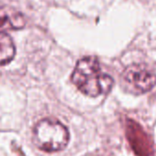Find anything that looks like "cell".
Wrapping results in <instances>:
<instances>
[{
  "label": "cell",
  "mask_w": 156,
  "mask_h": 156,
  "mask_svg": "<svg viewBox=\"0 0 156 156\" xmlns=\"http://www.w3.org/2000/svg\"><path fill=\"white\" fill-rule=\"evenodd\" d=\"M71 81L79 90L90 97L106 94L113 85V79L101 71L95 57H85L78 61L71 75Z\"/></svg>",
  "instance_id": "6da1fadb"
},
{
  "label": "cell",
  "mask_w": 156,
  "mask_h": 156,
  "mask_svg": "<svg viewBox=\"0 0 156 156\" xmlns=\"http://www.w3.org/2000/svg\"><path fill=\"white\" fill-rule=\"evenodd\" d=\"M32 141L42 151L53 153L66 148L69 141L68 128L60 122L46 118L39 121L33 130Z\"/></svg>",
  "instance_id": "7a4b0ae2"
},
{
  "label": "cell",
  "mask_w": 156,
  "mask_h": 156,
  "mask_svg": "<svg viewBox=\"0 0 156 156\" xmlns=\"http://www.w3.org/2000/svg\"><path fill=\"white\" fill-rule=\"evenodd\" d=\"M122 80L128 90L135 94L150 91L156 84V75L147 66L133 64L122 72Z\"/></svg>",
  "instance_id": "3957f363"
},
{
  "label": "cell",
  "mask_w": 156,
  "mask_h": 156,
  "mask_svg": "<svg viewBox=\"0 0 156 156\" xmlns=\"http://www.w3.org/2000/svg\"><path fill=\"white\" fill-rule=\"evenodd\" d=\"M126 133L127 138L137 155L154 156V144L151 138L138 123L132 120L127 121Z\"/></svg>",
  "instance_id": "277c9868"
},
{
  "label": "cell",
  "mask_w": 156,
  "mask_h": 156,
  "mask_svg": "<svg viewBox=\"0 0 156 156\" xmlns=\"http://www.w3.org/2000/svg\"><path fill=\"white\" fill-rule=\"evenodd\" d=\"M26 20L24 16L7 6H0V29H21L25 27Z\"/></svg>",
  "instance_id": "5b68a950"
},
{
  "label": "cell",
  "mask_w": 156,
  "mask_h": 156,
  "mask_svg": "<svg viewBox=\"0 0 156 156\" xmlns=\"http://www.w3.org/2000/svg\"><path fill=\"white\" fill-rule=\"evenodd\" d=\"M16 55V48L9 35L0 32V66L8 64Z\"/></svg>",
  "instance_id": "8992f818"
}]
</instances>
